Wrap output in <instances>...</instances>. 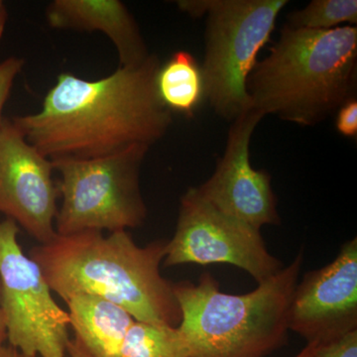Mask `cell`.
<instances>
[{
	"mask_svg": "<svg viewBox=\"0 0 357 357\" xmlns=\"http://www.w3.org/2000/svg\"><path fill=\"white\" fill-rule=\"evenodd\" d=\"M160 67L157 56L150 55L139 66L119 67L96 81L63 73L45 96L41 110L14 117L13 124L51 161L150 148L173 121L157 89Z\"/></svg>",
	"mask_w": 357,
	"mask_h": 357,
	"instance_id": "1",
	"label": "cell"
},
{
	"mask_svg": "<svg viewBox=\"0 0 357 357\" xmlns=\"http://www.w3.org/2000/svg\"><path fill=\"white\" fill-rule=\"evenodd\" d=\"M167 241L141 248L126 230L105 236L84 230L32 248L49 287L67 301L89 294L126 310L135 321L178 328L182 319L174 284L160 273Z\"/></svg>",
	"mask_w": 357,
	"mask_h": 357,
	"instance_id": "2",
	"label": "cell"
},
{
	"mask_svg": "<svg viewBox=\"0 0 357 357\" xmlns=\"http://www.w3.org/2000/svg\"><path fill=\"white\" fill-rule=\"evenodd\" d=\"M357 28L284 26L269 55L248 76L251 107L302 126L325 121L356 98Z\"/></svg>",
	"mask_w": 357,
	"mask_h": 357,
	"instance_id": "3",
	"label": "cell"
},
{
	"mask_svg": "<svg viewBox=\"0 0 357 357\" xmlns=\"http://www.w3.org/2000/svg\"><path fill=\"white\" fill-rule=\"evenodd\" d=\"M303 252L287 267L244 295L222 293L211 274L198 284H174L178 326L189 357H265L287 340L288 311Z\"/></svg>",
	"mask_w": 357,
	"mask_h": 357,
	"instance_id": "4",
	"label": "cell"
},
{
	"mask_svg": "<svg viewBox=\"0 0 357 357\" xmlns=\"http://www.w3.org/2000/svg\"><path fill=\"white\" fill-rule=\"evenodd\" d=\"M192 17L206 15L201 68L204 98L220 116L234 121L251 109L246 83L262 47L269 42L287 0H182Z\"/></svg>",
	"mask_w": 357,
	"mask_h": 357,
	"instance_id": "5",
	"label": "cell"
},
{
	"mask_svg": "<svg viewBox=\"0 0 357 357\" xmlns=\"http://www.w3.org/2000/svg\"><path fill=\"white\" fill-rule=\"evenodd\" d=\"M149 147L93 159L51 161L61 180L62 204L55 220L59 236L84 230L136 229L147 217L140 191V168Z\"/></svg>",
	"mask_w": 357,
	"mask_h": 357,
	"instance_id": "6",
	"label": "cell"
},
{
	"mask_svg": "<svg viewBox=\"0 0 357 357\" xmlns=\"http://www.w3.org/2000/svg\"><path fill=\"white\" fill-rule=\"evenodd\" d=\"M13 220L0 222V309L7 340L27 357H66L70 317L52 296L39 265L23 252Z\"/></svg>",
	"mask_w": 357,
	"mask_h": 357,
	"instance_id": "7",
	"label": "cell"
},
{
	"mask_svg": "<svg viewBox=\"0 0 357 357\" xmlns=\"http://www.w3.org/2000/svg\"><path fill=\"white\" fill-rule=\"evenodd\" d=\"M164 266L227 263L243 269L258 284L283 264L270 255L260 230L218 210L197 188L181 199L175 234L167 241Z\"/></svg>",
	"mask_w": 357,
	"mask_h": 357,
	"instance_id": "8",
	"label": "cell"
},
{
	"mask_svg": "<svg viewBox=\"0 0 357 357\" xmlns=\"http://www.w3.org/2000/svg\"><path fill=\"white\" fill-rule=\"evenodd\" d=\"M51 160L25 139L13 121L0 124V213L40 244L56 236L57 185Z\"/></svg>",
	"mask_w": 357,
	"mask_h": 357,
	"instance_id": "9",
	"label": "cell"
},
{
	"mask_svg": "<svg viewBox=\"0 0 357 357\" xmlns=\"http://www.w3.org/2000/svg\"><path fill=\"white\" fill-rule=\"evenodd\" d=\"M288 328L318 347L357 331V238L335 259L309 272L294 290Z\"/></svg>",
	"mask_w": 357,
	"mask_h": 357,
	"instance_id": "10",
	"label": "cell"
},
{
	"mask_svg": "<svg viewBox=\"0 0 357 357\" xmlns=\"http://www.w3.org/2000/svg\"><path fill=\"white\" fill-rule=\"evenodd\" d=\"M263 117L251 107L234 119L215 172L197 188L218 210L258 230L263 225L281 222L271 176L267 171L253 169L249 159L251 136Z\"/></svg>",
	"mask_w": 357,
	"mask_h": 357,
	"instance_id": "11",
	"label": "cell"
},
{
	"mask_svg": "<svg viewBox=\"0 0 357 357\" xmlns=\"http://www.w3.org/2000/svg\"><path fill=\"white\" fill-rule=\"evenodd\" d=\"M46 18L54 29L103 33L119 53V67L139 66L150 56L137 23L119 0H54Z\"/></svg>",
	"mask_w": 357,
	"mask_h": 357,
	"instance_id": "12",
	"label": "cell"
},
{
	"mask_svg": "<svg viewBox=\"0 0 357 357\" xmlns=\"http://www.w3.org/2000/svg\"><path fill=\"white\" fill-rule=\"evenodd\" d=\"M70 326L93 357H117L133 317L123 307L89 294H77L67 301Z\"/></svg>",
	"mask_w": 357,
	"mask_h": 357,
	"instance_id": "13",
	"label": "cell"
},
{
	"mask_svg": "<svg viewBox=\"0 0 357 357\" xmlns=\"http://www.w3.org/2000/svg\"><path fill=\"white\" fill-rule=\"evenodd\" d=\"M160 98L170 112L192 115L204 98L201 68L189 52L178 51L160 67L157 75Z\"/></svg>",
	"mask_w": 357,
	"mask_h": 357,
	"instance_id": "14",
	"label": "cell"
},
{
	"mask_svg": "<svg viewBox=\"0 0 357 357\" xmlns=\"http://www.w3.org/2000/svg\"><path fill=\"white\" fill-rule=\"evenodd\" d=\"M117 357H189V352L178 328L135 321Z\"/></svg>",
	"mask_w": 357,
	"mask_h": 357,
	"instance_id": "15",
	"label": "cell"
},
{
	"mask_svg": "<svg viewBox=\"0 0 357 357\" xmlns=\"http://www.w3.org/2000/svg\"><path fill=\"white\" fill-rule=\"evenodd\" d=\"M342 23H357L356 0H314L305 8L288 16L291 27L310 30H330Z\"/></svg>",
	"mask_w": 357,
	"mask_h": 357,
	"instance_id": "16",
	"label": "cell"
},
{
	"mask_svg": "<svg viewBox=\"0 0 357 357\" xmlns=\"http://www.w3.org/2000/svg\"><path fill=\"white\" fill-rule=\"evenodd\" d=\"M25 61L17 57L7 58L0 63V124L2 121V110L6 105L7 98L10 95L14 81L20 75Z\"/></svg>",
	"mask_w": 357,
	"mask_h": 357,
	"instance_id": "17",
	"label": "cell"
},
{
	"mask_svg": "<svg viewBox=\"0 0 357 357\" xmlns=\"http://www.w3.org/2000/svg\"><path fill=\"white\" fill-rule=\"evenodd\" d=\"M314 357H357V331L332 344L318 347Z\"/></svg>",
	"mask_w": 357,
	"mask_h": 357,
	"instance_id": "18",
	"label": "cell"
},
{
	"mask_svg": "<svg viewBox=\"0 0 357 357\" xmlns=\"http://www.w3.org/2000/svg\"><path fill=\"white\" fill-rule=\"evenodd\" d=\"M335 126L338 132L347 137H354L357 134V100H349L337 112Z\"/></svg>",
	"mask_w": 357,
	"mask_h": 357,
	"instance_id": "19",
	"label": "cell"
},
{
	"mask_svg": "<svg viewBox=\"0 0 357 357\" xmlns=\"http://www.w3.org/2000/svg\"><path fill=\"white\" fill-rule=\"evenodd\" d=\"M67 354L70 357H93L77 338H70L67 345Z\"/></svg>",
	"mask_w": 357,
	"mask_h": 357,
	"instance_id": "20",
	"label": "cell"
},
{
	"mask_svg": "<svg viewBox=\"0 0 357 357\" xmlns=\"http://www.w3.org/2000/svg\"><path fill=\"white\" fill-rule=\"evenodd\" d=\"M0 357H27L20 354L17 349H13L10 345H3L0 349Z\"/></svg>",
	"mask_w": 357,
	"mask_h": 357,
	"instance_id": "21",
	"label": "cell"
},
{
	"mask_svg": "<svg viewBox=\"0 0 357 357\" xmlns=\"http://www.w3.org/2000/svg\"><path fill=\"white\" fill-rule=\"evenodd\" d=\"M7 21V10L6 4L0 0V39L3 36Z\"/></svg>",
	"mask_w": 357,
	"mask_h": 357,
	"instance_id": "22",
	"label": "cell"
},
{
	"mask_svg": "<svg viewBox=\"0 0 357 357\" xmlns=\"http://www.w3.org/2000/svg\"><path fill=\"white\" fill-rule=\"evenodd\" d=\"M317 349H318V344H307L297 356L294 357H314L316 356Z\"/></svg>",
	"mask_w": 357,
	"mask_h": 357,
	"instance_id": "23",
	"label": "cell"
},
{
	"mask_svg": "<svg viewBox=\"0 0 357 357\" xmlns=\"http://www.w3.org/2000/svg\"><path fill=\"white\" fill-rule=\"evenodd\" d=\"M7 338L6 321H4L3 314L0 309V349L3 347L4 342Z\"/></svg>",
	"mask_w": 357,
	"mask_h": 357,
	"instance_id": "24",
	"label": "cell"
}]
</instances>
